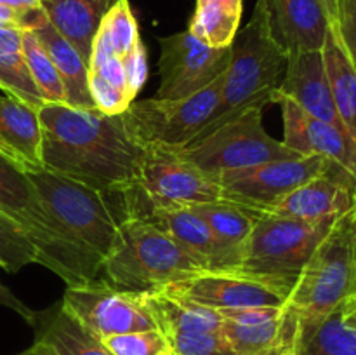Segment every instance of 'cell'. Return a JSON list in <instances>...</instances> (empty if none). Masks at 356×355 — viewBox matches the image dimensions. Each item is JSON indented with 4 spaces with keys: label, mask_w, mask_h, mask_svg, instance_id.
I'll list each match as a JSON object with an SVG mask.
<instances>
[{
    "label": "cell",
    "mask_w": 356,
    "mask_h": 355,
    "mask_svg": "<svg viewBox=\"0 0 356 355\" xmlns=\"http://www.w3.org/2000/svg\"><path fill=\"white\" fill-rule=\"evenodd\" d=\"M42 167L101 191L134 187L146 148L120 115L44 103L38 108Z\"/></svg>",
    "instance_id": "cell-1"
},
{
    "label": "cell",
    "mask_w": 356,
    "mask_h": 355,
    "mask_svg": "<svg viewBox=\"0 0 356 355\" xmlns=\"http://www.w3.org/2000/svg\"><path fill=\"white\" fill-rule=\"evenodd\" d=\"M287 59L289 52L271 31L266 3L257 0L247 26L233 38L218 106L195 138L209 134L247 108L273 103Z\"/></svg>",
    "instance_id": "cell-2"
},
{
    "label": "cell",
    "mask_w": 356,
    "mask_h": 355,
    "mask_svg": "<svg viewBox=\"0 0 356 355\" xmlns=\"http://www.w3.org/2000/svg\"><path fill=\"white\" fill-rule=\"evenodd\" d=\"M0 214L13 219L35 246L38 265L54 271L66 285L101 275V263L87 254L47 211L28 171L0 152Z\"/></svg>",
    "instance_id": "cell-3"
},
{
    "label": "cell",
    "mask_w": 356,
    "mask_h": 355,
    "mask_svg": "<svg viewBox=\"0 0 356 355\" xmlns=\"http://www.w3.org/2000/svg\"><path fill=\"white\" fill-rule=\"evenodd\" d=\"M28 174L47 211L87 254L103 265L122 225L136 216L127 190H94L44 167Z\"/></svg>",
    "instance_id": "cell-4"
},
{
    "label": "cell",
    "mask_w": 356,
    "mask_h": 355,
    "mask_svg": "<svg viewBox=\"0 0 356 355\" xmlns=\"http://www.w3.org/2000/svg\"><path fill=\"white\" fill-rule=\"evenodd\" d=\"M204 271V268L146 218L122 225L115 247L101 265V275L120 291L156 292Z\"/></svg>",
    "instance_id": "cell-5"
},
{
    "label": "cell",
    "mask_w": 356,
    "mask_h": 355,
    "mask_svg": "<svg viewBox=\"0 0 356 355\" xmlns=\"http://www.w3.org/2000/svg\"><path fill=\"white\" fill-rule=\"evenodd\" d=\"M355 281L356 244L351 207L336 219L312 254L285 305L298 313L299 319L329 315L350 301Z\"/></svg>",
    "instance_id": "cell-6"
},
{
    "label": "cell",
    "mask_w": 356,
    "mask_h": 355,
    "mask_svg": "<svg viewBox=\"0 0 356 355\" xmlns=\"http://www.w3.org/2000/svg\"><path fill=\"white\" fill-rule=\"evenodd\" d=\"M337 218L306 221L261 212L247 240L238 271L280 285L291 294L301 270Z\"/></svg>",
    "instance_id": "cell-7"
},
{
    "label": "cell",
    "mask_w": 356,
    "mask_h": 355,
    "mask_svg": "<svg viewBox=\"0 0 356 355\" xmlns=\"http://www.w3.org/2000/svg\"><path fill=\"white\" fill-rule=\"evenodd\" d=\"M263 111L264 108L261 106L247 108L209 134L169 150L204 171L212 180L225 171L245 169L257 164L301 155L284 141L268 134L263 125Z\"/></svg>",
    "instance_id": "cell-8"
},
{
    "label": "cell",
    "mask_w": 356,
    "mask_h": 355,
    "mask_svg": "<svg viewBox=\"0 0 356 355\" xmlns=\"http://www.w3.org/2000/svg\"><path fill=\"white\" fill-rule=\"evenodd\" d=\"M222 80L225 73L205 89L181 100H134L122 117L136 141L145 148H179L190 143L214 113Z\"/></svg>",
    "instance_id": "cell-9"
},
{
    "label": "cell",
    "mask_w": 356,
    "mask_h": 355,
    "mask_svg": "<svg viewBox=\"0 0 356 355\" xmlns=\"http://www.w3.org/2000/svg\"><path fill=\"white\" fill-rule=\"evenodd\" d=\"M136 218L153 209L191 207L221 198L216 180L169 148L148 146L138 180L127 190Z\"/></svg>",
    "instance_id": "cell-10"
},
{
    "label": "cell",
    "mask_w": 356,
    "mask_h": 355,
    "mask_svg": "<svg viewBox=\"0 0 356 355\" xmlns=\"http://www.w3.org/2000/svg\"><path fill=\"white\" fill-rule=\"evenodd\" d=\"M337 164L318 155H299L271 160L245 169L225 171L216 178L221 198L245 205L257 212H268L292 190L313 178L330 173Z\"/></svg>",
    "instance_id": "cell-11"
},
{
    "label": "cell",
    "mask_w": 356,
    "mask_h": 355,
    "mask_svg": "<svg viewBox=\"0 0 356 355\" xmlns=\"http://www.w3.org/2000/svg\"><path fill=\"white\" fill-rule=\"evenodd\" d=\"M63 306L97 338L156 329L145 294L120 291L103 277L66 285Z\"/></svg>",
    "instance_id": "cell-12"
},
{
    "label": "cell",
    "mask_w": 356,
    "mask_h": 355,
    "mask_svg": "<svg viewBox=\"0 0 356 355\" xmlns=\"http://www.w3.org/2000/svg\"><path fill=\"white\" fill-rule=\"evenodd\" d=\"M229 56L232 45L211 47L188 30L160 38L156 97L181 100L205 89L226 72Z\"/></svg>",
    "instance_id": "cell-13"
},
{
    "label": "cell",
    "mask_w": 356,
    "mask_h": 355,
    "mask_svg": "<svg viewBox=\"0 0 356 355\" xmlns=\"http://www.w3.org/2000/svg\"><path fill=\"white\" fill-rule=\"evenodd\" d=\"M162 291L218 312L261 306L280 308L289 298L280 285L238 270H204Z\"/></svg>",
    "instance_id": "cell-14"
},
{
    "label": "cell",
    "mask_w": 356,
    "mask_h": 355,
    "mask_svg": "<svg viewBox=\"0 0 356 355\" xmlns=\"http://www.w3.org/2000/svg\"><path fill=\"white\" fill-rule=\"evenodd\" d=\"M222 333L236 355H296L299 317L287 305L225 310Z\"/></svg>",
    "instance_id": "cell-15"
},
{
    "label": "cell",
    "mask_w": 356,
    "mask_h": 355,
    "mask_svg": "<svg viewBox=\"0 0 356 355\" xmlns=\"http://www.w3.org/2000/svg\"><path fill=\"white\" fill-rule=\"evenodd\" d=\"M282 108L284 139L282 141L301 155H318L337 164L356 180V143L337 125L306 113L294 101L277 97Z\"/></svg>",
    "instance_id": "cell-16"
},
{
    "label": "cell",
    "mask_w": 356,
    "mask_h": 355,
    "mask_svg": "<svg viewBox=\"0 0 356 355\" xmlns=\"http://www.w3.org/2000/svg\"><path fill=\"white\" fill-rule=\"evenodd\" d=\"M287 97L313 117L337 125L344 131L336 111L329 77L322 51H305L289 54L285 73L273 96Z\"/></svg>",
    "instance_id": "cell-17"
},
{
    "label": "cell",
    "mask_w": 356,
    "mask_h": 355,
    "mask_svg": "<svg viewBox=\"0 0 356 355\" xmlns=\"http://www.w3.org/2000/svg\"><path fill=\"white\" fill-rule=\"evenodd\" d=\"M355 187V178L343 167H336L292 190L268 214L306 221L341 216L353 207Z\"/></svg>",
    "instance_id": "cell-18"
},
{
    "label": "cell",
    "mask_w": 356,
    "mask_h": 355,
    "mask_svg": "<svg viewBox=\"0 0 356 355\" xmlns=\"http://www.w3.org/2000/svg\"><path fill=\"white\" fill-rule=\"evenodd\" d=\"M264 3L271 31L289 54L322 51L330 19L320 0H264Z\"/></svg>",
    "instance_id": "cell-19"
},
{
    "label": "cell",
    "mask_w": 356,
    "mask_h": 355,
    "mask_svg": "<svg viewBox=\"0 0 356 355\" xmlns=\"http://www.w3.org/2000/svg\"><path fill=\"white\" fill-rule=\"evenodd\" d=\"M30 326L38 355H113L104 341L80 324L61 301L35 312Z\"/></svg>",
    "instance_id": "cell-20"
},
{
    "label": "cell",
    "mask_w": 356,
    "mask_h": 355,
    "mask_svg": "<svg viewBox=\"0 0 356 355\" xmlns=\"http://www.w3.org/2000/svg\"><path fill=\"white\" fill-rule=\"evenodd\" d=\"M191 209L204 218L214 235L219 249V270H238L247 240L261 212L225 198L191 205Z\"/></svg>",
    "instance_id": "cell-21"
},
{
    "label": "cell",
    "mask_w": 356,
    "mask_h": 355,
    "mask_svg": "<svg viewBox=\"0 0 356 355\" xmlns=\"http://www.w3.org/2000/svg\"><path fill=\"white\" fill-rule=\"evenodd\" d=\"M0 150L24 171L42 169L38 110L13 96H0Z\"/></svg>",
    "instance_id": "cell-22"
},
{
    "label": "cell",
    "mask_w": 356,
    "mask_h": 355,
    "mask_svg": "<svg viewBox=\"0 0 356 355\" xmlns=\"http://www.w3.org/2000/svg\"><path fill=\"white\" fill-rule=\"evenodd\" d=\"M118 0H40L52 26L89 65L92 42L108 10Z\"/></svg>",
    "instance_id": "cell-23"
},
{
    "label": "cell",
    "mask_w": 356,
    "mask_h": 355,
    "mask_svg": "<svg viewBox=\"0 0 356 355\" xmlns=\"http://www.w3.org/2000/svg\"><path fill=\"white\" fill-rule=\"evenodd\" d=\"M143 218L152 221L179 244L204 270H219V249L202 216L191 207L153 209Z\"/></svg>",
    "instance_id": "cell-24"
},
{
    "label": "cell",
    "mask_w": 356,
    "mask_h": 355,
    "mask_svg": "<svg viewBox=\"0 0 356 355\" xmlns=\"http://www.w3.org/2000/svg\"><path fill=\"white\" fill-rule=\"evenodd\" d=\"M38 40L51 56L61 82L65 86L66 103L75 108L94 110L92 97L89 90V65L76 52V49L56 30L51 21H45L42 26L33 30Z\"/></svg>",
    "instance_id": "cell-25"
},
{
    "label": "cell",
    "mask_w": 356,
    "mask_h": 355,
    "mask_svg": "<svg viewBox=\"0 0 356 355\" xmlns=\"http://www.w3.org/2000/svg\"><path fill=\"white\" fill-rule=\"evenodd\" d=\"M145 303L156 324L165 333H193V331H222L225 317L218 310L186 301L165 291L146 292Z\"/></svg>",
    "instance_id": "cell-26"
},
{
    "label": "cell",
    "mask_w": 356,
    "mask_h": 355,
    "mask_svg": "<svg viewBox=\"0 0 356 355\" xmlns=\"http://www.w3.org/2000/svg\"><path fill=\"white\" fill-rule=\"evenodd\" d=\"M296 355H356V327L344 319V306L329 315L299 319Z\"/></svg>",
    "instance_id": "cell-27"
},
{
    "label": "cell",
    "mask_w": 356,
    "mask_h": 355,
    "mask_svg": "<svg viewBox=\"0 0 356 355\" xmlns=\"http://www.w3.org/2000/svg\"><path fill=\"white\" fill-rule=\"evenodd\" d=\"M336 111L344 131L356 143V70L330 24L322 47Z\"/></svg>",
    "instance_id": "cell-28"
},
{
    "label": "cell",
    "mask_w": 356,
    "mask_h": 355,
    "mask_svg": "<svg viewBox=\"0 0 356 355\" xmlns=\"http://www.w3.org/2000/svg\"><path fill=\"white\" fill-rule=\"evenodd\" d=\"M23 31L19 28H0V89L38 110L44 100L24 59Z\"/></svg>",
    "instance_id": "cell-29"
},
{
    "label": "cell",
    "mask_w": 356,
    "mask_h": 355,
    "mask_svg": "<svg viewBox=\"0 0 356 355\" xmlns=\"http://www.w3.org/2000/svg\"><path fill=\"white\" fill-rule=\"evenodd\" d=\"M243 0H197L188 31L211 47H229L242 21Z\"/></svg>",
    "instance_id": "cell-30"
},
{
    "label": "cell",
    "mask_w": 356,
    "mask_h": 355,
    "mask_svg": "<svg viewBox=\"0 0 356 355\" xmlns=\"http://www.w3.org/2000/svg\"><path fill=\"white\" fill-rule=\"evenodd\" d=\"M141 44L138 21L132 14L131 3L129 0H118L104 16L94 37L92 49L125 59Z\"/></svg>",
    "instance_id": "cell-31"
},
{
    "label": "cell",
    "mask_w": 356,
    "mask_h": 355,
    "mask_svg": "<svg viewBox=\"0 0 356 355\" xmlns=\"http://www.w3.org/2000/svg\"><path fill=\"white\" fill-rule=\"evenodd\" d=\"M23 54L44 103H66L65 86L51 56L33 31H23Z\"/></svg>",
    "instance_id": "cell-32"
},
{
    "label": "cell",
    "mask_w": 356,
    "mask_h": 355,
    "mask_svg": "<svg viewBox=\"0 0 356 355\" xmlns=\"http://www.w3.org/2000/svg\"><path fill=\"white\" fill-rule=\"evenodd\" d=\"M33 263H38V254L31 240L13 219L0 214V268L16 274Z\"/></svg>",
    "instance_id": "cell-33"
},
{
    "label": "cell",
    "mask_w": 356,
    "mask_h": 355,
    "mask_svg": "<svg viewBox=\"0 0 356 355\" xmlns=\"http://www.w3.org/2000/svg\"><path fill=\"white\" fill-rule=\"evenodd\" d=\"M172 355H236L222 331L165 333Z\"/></svg>",
    "instance_id": "cell-34"
},
{
    "label": "cell",
    "mask_w": 356,
    "mask_h": 355,
    "mask_svg": "<svg viewBox=\"0 0 356 355\" xmlns=\"http://www.w3.org/2000/svg\"><path fill=\"white\" fill-rule=\"evenodd\" d=\"M104 345L113 355H167L169 343L159 329L134 331L104 338Z\"/></svg>",
    "instance_id": "cell-35"
},
{
    "label": "cell",
    "mask_w": 356,
    "mask_h": 355,
    "mask_svg": "<svg viewBox=\"0 0 356 355\" xmlns=\"http://www.w3.org/2000/svg\"><path fill=\"white\" fill-rule=\"evenodd\" d=\"M332 28L356 70V0H339L337 19Z\"/></svg>",
    "instance_id": "cell-36"
},
{
    "label": "cell",
    "mask_w": 356,
    "mask_h": 355,
    "mask_svg": "<svg viewBox=\"0 0 356 355\" xmlns=\"http://www.w3.org/2000/svg\"><path fill=\"white\" fill-rule=\"evenodd\" d=\"M47 14L44 9L28 10V13H19V10L9 9L6 6H0V28H19L24 31H33L45 23Z\"/></svg>",
    "instance_id": "cell-37"
},
{
    "label": "cell",
    "mask_w": 356,
    "mask_h": 355,
    "mask_svg": "<svg viewBox=\"0 0 356 355\" xmlns=\"http://www.w3.org/2000/svg\"><path fill=\"white\" fill-rule=\"evenodd\" d=\"M0 305L14 310V312H16L17 315L23 317L28 324L31 322V319H33V315H35V310L28 308V306L24 305V303L21 301V299L17 298V296L14 294V292L10 291L7 285L2 284V281H0Z\"/></svg>",
    "instance_id": "cell-38"
},
{
    "label": "cell",
    "mask_w": 356,
    "mask_h": 355,
    "mask_svg": "<svg viewBox=\"0 0 356 355\" xmlns=\"http://www.w3.org/2000/svg\"><path fill=\"white\" fill-rule=\"evenodd\" d=\"M0 6H6L9 9L28 13V10L40 9V0H0Z\"/></svg>",
    "instance_id": "cell-39"
},
{
    "label": "cell",
    "mask_w": 356,
    "mask_h": 355,
    "mask_svg": "<svg viewBox=\"0 0 356 355\" xmlns=\"http://www.w3.org/2000/svg\"><path fill=\"white\" fill-rule=\"evenodd\" d=\"M320 3H322L323 9H325V13H327V16H329L330 24L336 23V19H337V7H339V0H320Z\"/></svg>",
    "instance_id": "cell-40"
},
{
    "label": "cell",
    "mask_w": 356,
    "mask_h": 355,
    "mask_svg": "<svg viewBox=\"0 0 356 355\" xmlns=\"http://www.w3.org/2000/svg\"><path fill=\"white\" fill-rule=\"evenodd\" d=\"M344 319L348 324L356 327V305H344Z\"/></svg>",
    "instance_id": "cell-41"
},
{
    "label": "cell",
    "mask_w": 356,
    "mask_h": 355,
    "mask_svg": "<svg viewBox=\"0 0 356 355\" xmlns=\"http://www.w3.org/2000/svg\"><path fill=\"white\" fill-rule=\"evenodd\" d=\"M353 226H355V244H356V187L353 191Z\"/></svg>",
    "instance_id": "cell-42"
},
{
    "label": "cell",
    "mask_w": 356,
    "mask_h": 355,
    "mask_svg": "<svg viewBox=\"0 0 356 355\" xmlns=\"http://www.w3.org/2000/svg\"><path fill=\"white\" fill-rule=\"evenodd\" d=\"M17 355H38V354H37V352H35L33 347H30V348H26V350L19 352V354H17Z\"/></svg>",
    "instance_id": "cell-43"
},
{
    "label": "cell",
    "mask_w": 356,
    "mask_h": 355,
    "mask_svg": "<svg viewBox=\"0 0 356 355\" xmlns=\"http://www.w3.org/2000/svg\"><path fill=\"white\" fill-rule=\"evenodd\" d=\"M346 305H356V281H355V289H353V296L350 298V301Z\"/></svg>",
    "instance_id": "cell-44"
},
{
    "label": "cell",
    "mask_w": 356,
    "mask_h": 355,
    "mask_svg": "<svg viewBox=\"0 0 356 355\" xmlns=\"http://www.w3.org/2000/svg\"><path fill=\"white\" fill-rule=\"evenodd\" d=\"M167 355H172V354H167Z\"/></svg>",
    "instance_id": "cell-45"
},
{
    "label": "cell",
    "mask_w": 356,
    "mask_h": 355,
    "mask_svg": "<svg viewBox=\"0 0 356 355\" xmlns=\"http://www.w3.org/2000/svg\"><path fill=\"white\" fill-rule=\"evenodd\" d=\"M0 152H2V150H0Z\"/></svg>",
    "instance_id": "cell-46"
}]
</instances>
